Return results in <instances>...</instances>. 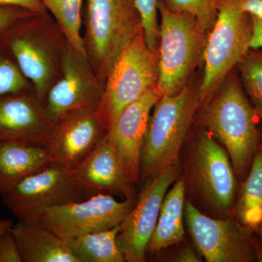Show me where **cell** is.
<instances>
[{"label": "cell", "instance_id": "4fadbf2b", "mask_svg": "<svg viewBox=\"0 0 262 262\" xmlns=\"http://www.w3.org/2000/svg\"><path fill=\"white\" fill-rule=\"evenodd\" d=\"M179 164L164 169L149 179L135 206L120 225L117 241L125 261H146V249L168 189L177 180Z\"/></svg>", "mask_w": 262, "mask_h": 262}, {"label": "cell", "instance_id": "ac0fdd59", "mask_svg": "<svg viewBox=\"0 0 262 262\" xmlns=\"http://www.w3.org/2000/svg\"><path fill=\"white\" fill-rule=\"evenodd\" d=\"M10 231L22 262H79L64 239L37 222L18 220Z\"/></svg>", "mask_w": 262, "mask_h": 262}, {"label": "cell", "instance_id": "3957f363", "mask_svg": "<svg viewBox=\"0 0 262 262\" xmlns=\"http://www.w3.org/2000/svg\"><path fill=\"white\" fill-rule=\"evenodd\" d=\"M86 57L103 84L114 63L143 30L134 0H86L82 13Z\"/></svg>", "mask_w": 262, "mask_h": 262}, {"label": "cell", "instance_id": "7a4b0ae2", "mask_svg": "<svg viewBox=\"0 0 262 262\" xmlns=\"http://www.w3.org/2000/svg\"><path fill=\"white\" fill-rule=\"evenodd\" d=\"M25 77L45 102L61 74L68 42L49 13L34 14L13 24L0 38Z\"/></svg>", "mask_w": 262, "mask_h": 262}, {"label": "cell", "instance_id": "9c48e42d", "mask_svg": "<svg viewBox=\"0 0 262 262\" xmlns=\"http://www.w3.org/2000/svg\"><path fill=\"white\" fill-rule=\"evenodd\" d=\"M92 195L79 182L73 170L51 162L1 196L5 206L18 220L34 221L45 210Z\"/></svg>", "mask_w": 262, "mask_h": 262}, {"label": "cell", "instance_id": "e0dca14e", "mask_svg": "<svg viewBox=\"0 0 262 262\" xmlns=\"http://www.w3.org/2000/svg\"><path fill=\"white\" fill-rule=\"evenodd\" d=\"M73 171L92 194L101 193L123 200L134 199V186L127 179L107 133Z\"/></svg>", "mask_w": 262, "mask_h": 262}, {"label": "cell", "instance_id": "d6a6232c", "mask_svg": "<svg viewBox=\"0 0 262 262\" xmlns=\"http://www.w3.org/2000/svg\"><path fill=\"white\" fill-rule=\"evenodd\" d=\"M175 261L178 262H200L202 261L199 254H198L190 246L183 248L176 256Z\"/></svg>", "mask_w": 262, "mask_h": 262}, {"label": "cell", "instance_id": "7402d4cb", "mask_svg": "<svg viewBox=\"0 0 262 262\" xmlns=\"http://www.w3.org/2000/svg\"><path fill=\"white\" fill-rule=\"evenodd\" d=\"M120 225L114 228L75 237L63 239L79 262H124L117 244Z\"/></svg>", "mask_w": 262, "mask_h": 262}, {"label": "cell", "instance_id": "6da1fadb", "mask_svg": "<svg viewBox=\"0 0 262 262\" xmlns=\"http://www.w3.org/2000/svg\"><path fill=\"white\" fill-rule=\"evenodd\" d=\"M201 120L227 150L239 182L244 181L262 140L259 117L236 72L232 71L207 101Z\"/></svg>", "mask_w": 262, "mask_h": 262}, {"label": "cell", "instance_id": "83f0119b", "mask_svg": "<svg viewBox=\"0 0 262 262\" xmlns=\"http://www.w3.org/2000/svg\"><path fill=\"white\" fill-rule=\"evenodd\" d=\"M34 14L35 13L25 8L0 5V38L15 22Z\"/></svg>", "mask_w": 262, "mask_h": 262}, {"label": "cell", "instance_id": "8fae6325", "mask_svg": "<svg viewBox=\"0 0 262 262\" xmlns=\"http://www.w3.org/2000/svg\"><path fill=\"white\" fill-rule=\"evenodd\" d=\"M184 222L200 255L208 262L256 261L252 232L233 215L213 218L189 201L184 206Z\"/></svg>", "mask_w": 262, "mask_h": 262}, {"label": "cell", "instance_id": "ba28073f", "mask_svg": "<svg viewBox=\"0 0 262 262\" xmlns=\"http://www.w3.org/2000/svg\"><path fill=\"white\" fill-rule=\"evenodd\" d=\"M158 75V51L148 48L141 30L120 53L105 82L98 108L108 129L127 106L157 87Z\"/></svg>", "mask_w": 262, "mask_h": 262}, {"label": "cell", "instance_id": "ffe728a7", "mask_svg": "<svg viewBox=\"0 0 262 262\" xmlns=\"http://www.w3.org/2000/svg\"><path fill=\"white\" fill-rule=\"evenodd\" d=\"M185 198V182L183 179H179L173 183V187L164 198L158 223L146 253L160 252L184 239Z\"/></svg>", "mask_w": 262, "mask_h": 262}, {"label": "cell", "instance_id": "484cf974", "mask_svg": "<svg viewBox=\"0 0 262 262\" xmlns=\"http://www.w3.org/2000/svg\"><path fill=\"white\" fill-rule=\"evenodd\" d=\"M165 5L171 11L192 15L209 32L218 16V0H166Z\"/></svg>", "mask_w": 262, "mask_h": 262}, {"label": "cell", "instance_id": "30bf717a", "mask_svg": "<svg viewBox=\"0 0 262 262\" xmlns=\"http://www.w3.org/2000/svg\"><path fill=\"white\" fill-rule=\"evenodd\" d=\"M135 204V199L119 201L110 194L99 193L45 210L34 222L61 238H75L121 225Z\"/></svg>", "mask_w": 262, "mask_h": 262}, {"label": "cell", "instance_id": "d4e9b609", "mask_svg": "<svg viewBox=\"0 0 262 262\" xmlns=\"http://www.w3.org/2000/svg\"><path fill=\"white\" fill-rule=\"evenodd\" d=\"M29 91H35L32 82L24 75L8 48L0 42V96Z\"/></svg>", "mask_w": 262, "mask_h": 262}, {"label": "cell", "instance_id": "f546056e", "mask_svg": "<svg viewBox=\"0 0 262 262\" xmlns=\"http://www.w3.org/2000/svg\"><path fill=\"white\" fill-rule=\"evenodd\" d=\"M0 5L25 8L35 14H45L48 13L41 0H0Z\"/></svg>", "mask_w": 262, "mask_h": 262}, {"label": "cell", "instance_id": "52a82bcc", "mask_svg": "<svg viewBox=\"0 0 262 262\" xmlns=\"http://www.w3.org/2000/svg\"><path fill=\"white\" fill-rule=\"evenodd\" d=\"M188 184L216 218L233 215L238 179L227 150L208 130L198 135L189 150Z\"/></svg>", "mask_w": 262, "mask_h": 262}, {"label": "cell", "instance_id": "d590c367", "mask_svg": "<svg viewBox=\"0 0 262 262\" xmlns=\"http://www.w3.org/2000/svg\"><path fill=\"white\" fill-rule=\"evenodd\" d=\"M254 233L256 234V235H257L258 237L262 241V221L260 225L258 226V228L256 229V231H255Z\"/></svg>", "mask_w": 262, "mask_h": 262}, {"label": "cell", "instance_id": "44dd1931", "mask_svg": "<svg viewBox=\"0 0 262 262\" xmlns=\"http://www.w3.org/2000/svg\"><path fill=\"white\" fill-rule=\"evenodd\" d=\"M233 215L243 227L254 234L262 221V142L249 171L239 182Z\"/></svg>", "mask_w": 262, "mask_h": 262}, {"label": "cell", "instance_id": "e575fe53", "mask_svg": "<svg viewBox=\"0 0 262 262\" xmlns=\"http://www.w3.org/2000/svg\"><path fill=\"white\" fill-rule=\"evenodd\" d=\"M13 225V222L12 220H6V219L0 220V235L10 230Z\"/></svg>", "mask_w": 262, "mask_h": 262}, {"label": "cell", "instance_id": "d6986e66", "mask_svg": "<svg viewBox=\"0 0 262 262\" xmlns=\"http://www.w3.org/2000/svg\"><path fill=\"white\" fill-rule=\"evenodd\" d=\"M51 162L43 146L15 141L0 142V196Z\"/></svg>", "mask_w": 262, "mask_h": 262}, {"label": "cell", "instance_id": "4316f807", "mask_svg": "<svg viewBox=\"0 0 262 262\" xmlns=\"http://www.w3.org/2000/svg\"><path fill=\"white\" fill-rule=\"evenodd\" d=\"M160 0H134L136 9L140 15L143 32L148 48L158 51L160 25L158 24V5Z\"/></svg>", "mask_w": 262, "mask_h": 262}, {"label": "cell", "instance_id": "1f68e13d", "mask_svg": "<svg viewBox=\"0 0 262 262\" xmlns=\"http://www.w3.org/2000/svg\"><path fill=\"white\" fill-rule=\"evenodd\" d=\"M252 21L253 32L250 41V48L262 49V20L252 17Z\"/></svg>", "mask_w": 262, "mask_h": 262}, {"label": "cell", "instance_id": "277c9868", "mask_svg": "<svg viewBox=\"0 0 262 262\" xmlns=\"http://www.w3.org/2000/svg\"><path fill=\"white\" fill-rule=\"evenodd\" d=\"M158 82L162 96H172L187 86L196 67L204 60L209 32L194 17L177 13L160 1Z\"/></svg>", "mask_w": 262, "mask_h": 262}, {"label": "cell", "instance_id": "4dcf8cb0", "mask_svg": "<svg viewBox=\"0 0 262 262\" xmlns=\"http://www.w3.org/2000/svg\"><path fill=\"white\" fill-rule=\"evenodd\" d=\"M241 11L262 20V0H230Z\"/></svg>", "mask_w": 262, "mask_h": 262}, {"label": "cell", "instance_id": "8d00e7d4", "mask_svg": "<svg viewBox=\"0 0 262 262\" xmlns=\"http://www.w3.org/2000/svg\"><path fill=\"white\" fill-rule=\"evenodd\" d=\"M261 140H262V134H261Z\"/></svg>", "mask_w": 262, "mask_h": 262}, {"label": "cell", "instance_id": "f1b7e54d", "mask_svg": "<svg viewBox=\"0 0 262 262\" xmlns=\"http://www.w3.org/2000/svg\"><path fill=\"white\" fill-rule=\"evenodd\" d=\"M0 262H22L16 241L10 230L0 235Z\"/></svg>", "mask_w": 262, "mask_h": 262}, {"label": "cell", "instance_id": "836d02e7", "mask_svg": "<svg viewBox=\"0 0 262 262\" xmlns=\"http://www.w3.org/2000/svg\"><path fill=\"white\" fill-rule=\"evenodd\" d=\"M253 251L256 261L262 262V241L256 235H253L252 241Z\"/></svg>", "mask_w": 262, "mask_h": 262}, {"label": "cell", "instance_id": "7c38bea8", "mask_svg": "<svg viewBox=\"0 0 262 262\" xmlns=\"http://www.w3.org/2000/svg\"><path fill=\"white\" fill-rule=\"evenodd\" d=\"M108 130L107 124L98 108L75 110L52 121L43 147L51 162L74 170Z\"/></svg>", "mask_w": 262, "mask_h": 262}, {"label": "cell", "instance_id": "603a6c76", "mask_svg": "<svg viewBox=\"0 0 262 262\" xmlns=\"http://www.w3.org/2000/svg\"><path fill=\"white\" fill-rule=\"evenodd\" d=\"M56 20L67 42L86 57L81 29L84 0H41ZM87 58V57H86Z\"/></svg>", "mask_w": 262, "mask_h": 262}, {"label": "cell", "instance_id": "9a60e30c", "mask_svg": "<svg viewBox=\"0 0 262 262\" xmlns=\"http://www.w3.org/2000/svg\"><path fill=\"white\" fill-rule=\"evenodd\" d=\"M156 88L127 106L107 131L108 140L132 185L140 180L141 151L153 107L161 97Z\"/></svg>", "mask_w": 262, "mask_h": 262}, {"label": "cell", "instance_id": "cb8c5ba5", "mask_svg": "<svg viewBox=\"0 0 262 262\" xmlns=\"http://www.w3.org/2000/svg\"><path fill=\"white\" fill-rule=\"evenodd\" d=\"M237 67L243 89L262 120V49L250 48Z\"/></svg>", "mask_w": 262, "mask_h": 262}, {"label": "cell", "instance_id": "2e32d148", "mask_svg": "<svg viewBox=\"0 0 262 262\" xmlns=\"http://www.w3.org/2000/svg\"><path fill=\"white\" fill-rule=\"evenodd\" d=\"M51 123L35 91L0 96V142L43 146Z\"/></svg>", "mask_w": 262, "mask_h": 262}, {"label": "cell", "instance_id": "5b68a950", "mask_svg": "<svg viewBox=\"0 0 262 262\" xmlns=\"http://www.w3.org/2000/svg\"><path fill=\"white\" fill-rule=\"evenodd\" d=\"M198 90L186 86L161 96L153 107L141 151L140 179H151L178 163L179 154L199 106Z\"/></svg>", "mask_w": 262, "mask_h": 262}, {"label": "cell", "instance_id": "5bb4252c", "mask_svg": "<svg viewBox=\"0 0 262 262\" xmlns=\"http://www.w3.org/2000/svg\"><path fill=\"white\" fill-rule=\"evenodd\" d=\"M103 92L104 84L98 78L88 58L68 44L61 76L45 100L46 115L52 122L70 112L98 108Z\"/></svg>", "mask_w": 262, "mask_h": 262}, {"label": "cell", "instance_id": "8992f818", "mask_svg": "<svg viewBox=\"0 0 262 262\" xmlns=\"http://www.w3.org/2000/svg\"><path fill=\"white\" fill-rule=\"evenodd\" d=\"M216 21L208 34L203 81L198 90L200 105L207 102L250 49L252 17L230 0H218Z\"/></svg>", "mask_w": 262, "mask_h": 262}]
</instances>
